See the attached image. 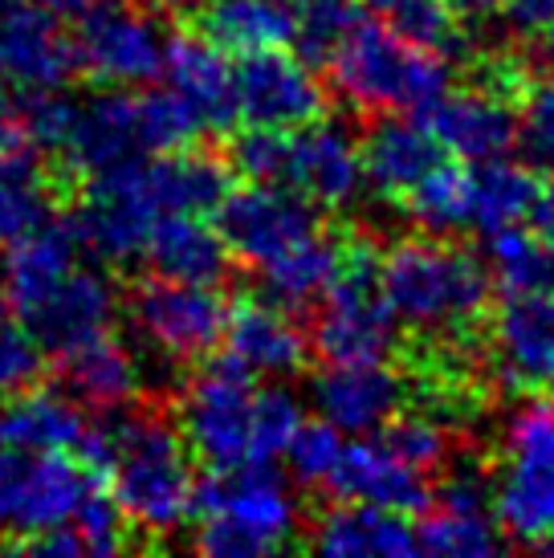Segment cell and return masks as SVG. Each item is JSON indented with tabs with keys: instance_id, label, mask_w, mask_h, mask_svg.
Segmentation results:
<instances>
[{
	"instance_id": "obj_32",
	"label": "cell",
	"mask_w": 554,
	"mask_h": 558,
	"mask_svg": "<svg viewBox=\"0 0 554 558\" xmlns=\"http://www.w3.org/2000/svg\"><path fill=\"white\" fill-rule=\"evenodd\" d=\"M342 265V245L330 236L314 233L306 241H298L293 248H286L281 257H274L269 265H262V290L265 302H274L281 311H306L318 306V298L330 290V281Z\"/></svg>"
},
{
	"instance_id": "obj_17",
	"label": "cell",
	"mask_w": 554,
	"mask_h": 558,
	"mask_svg": "<svg viewBox=\"0 0 554 558\" xmlns=\"http://www.w3.org/2000/svg\"><path fill=\"white\" fill-rule=\"evenodd\" d=\"M490 355L509 388L554 391V294H506L490 318Z\"/></svg>"
},
{
	"instance_id": "obj_34",
	"label": "cell",
	"mask_w": 554,
	"mask_h": 558,
	"mask_svg": "<svg viewBox=\"0 0 554 558\" xmlns=\"http://www.w3.org/2000/svg\"><path fill=\"white\" fill-rule=\"evenodd\" d=\"M404 208H408V217H412L416 229H424L429 236L461 233V229H469V217H473V180H469L465 168L441 159V163L404 196Z\"/></svg>"
},
{
	"instance_id": "obj_23",
	"label": "cell",
	"mask_w": 554,
	"mask_h": 558,
	"mask_svg": "<svg viewBox=\"0 0 554 558\" xmlns=\"http://www.w3.org/2000/svg\"><path fill=\"white\" fill-rule=\"evenodd\" d=\"M359 151L368 184L392 201H404L445 159V147L424 123V114H404V110H387L384 119H375Z\"/></svg>"
},
{
	"instance_id": "obj_6",
	"label": "cell",
	"mask_w": 554,
	"mask_h": 558,
	"mask_svg": "<svg viewBox=\"0 0 554 558\" xmlns=\"http://www.w3.org/2000/svg\"><path fill=\"white\" fill-rule=\"evenodd\" d=\"M262 388L229 355L208 363L180 400V436L208 469L265 465L257 440Z\"/></svg>"
},
{
	"instance_id": "obj_13",
	"label": "cell",
	"mask_w": 554,
	"mask_h": 558,
	"mask_svg": "<svg viewBox=\"0 0 554 558\" xmlns=\"http://www.w3.org/2000/svg\"><path fill=\"white\" fill-rule=\"evenodd\" d=\"M216 233L237 262L262 269L298 241L318 233V208L286 184H249L216 208Z\"/></svg>"
},
{
	"instance_id": "obj_26",
	"label": "cell",
	"mask_w": 554,
	"mask_h": 558,
	"mask_svg": "<svg viewBox=\"0 0 554 558\" xmlns=\"http://www.w3.org/2000/svg\"><path fill=\"white\" fill-rule=\"evenodd\" d=\"M62 359V384L65 396L77 400L82 408L94 412H119L127 403L138 400L143 391V363L135 351L115 335H98V339L82 342L74 351H65Z\"/></svg>"
},
{
	"instance_id": "obj_42",
	"label": "cell",
	"mask_w": 554,
	"mask_h": 558,
	"mask_svg": "<svg viewBox=\"0 0 554 558\" xmlns=\"http://www.w3.org/2000/svg\"><path fill=\"white\" fill-rule=\"evenodd\" d=\"M286 151H290V131L249 126L245 135L232 143L229 168L249 175L253 184H286Z\"/></svg>"
},
{
	"instance_id": "obj_52",
	"label": "cell",
	"mask_w": 554,
	"mask_h": 558,
	"mask_svg": "<svg viewBox=\"0 0 554 558\" xmlns=\"http://www.w3.org/2000/svg\"><path fill=\"white\" fill-rule=\"evenodd\" d=\"M542 546H546V550H551V555H554V534H551V538H546V543H542Z\"/></svg>"
},
{
	"instance_id": "obj_40",
	"label": "cell",
	"mask_w": 554,
	"mask_h": 558,
	"mask_svg": "<svg viewBox=\"0 0 554 558\" xmlns=\"http://www.w3.org/2000/svg\"><path fill=\"white\" fill-rule=\"evenodd\" d=\"M384 440L400 452L408 465L424 469H445L448 465V428L441 420L424 416V412H396L384 424Z\"/></svg>"
},
{
	"instance_id": "obj_16",
	"label": "cell",
	"mask_w": 554,
	"mask_h": 558,
	"mask_svg": "<svg viewBox=\"0 0 554 558\" xmlns=\"http://www.w3.org/2000/svg\"><path fill=\"white\" fill-rule=\"evenodd\" d=\"M514 102L518 94L478 82L469 90H448L429 110V126L445 147V156L461 163L502 159L518 147V135H522V110Z\"/></svg>"
},
{
	"instance_id": "obj_20",
	"label": "cell",
	"mask_w": 554,
	"mask_h": 558,
	"mask_svg": "<svg viewBox=\"0 0 554 558\" xmlns=\"http://www.w3.org/2000/svg\"><path fill=\"white\" fill-rule=\"evenodd\" d=\"M342 501H368L380 510L396 513H424L432 506V485L424 469L408 465L400 452L380 440H342V457L330 481H326Z\"/></svg>"
},
{
	"instance_id": "obj_46",
	"label": "cell",
	"mask_w": 554,
	"mask_h": 558,
	"mask_svg": "<svg viewBox=\"0 0 554 558\" xmlns=\"http://www.w3.org/2000/svg\"><path fill=\"white\" fill-rule=\"evenodd\" d=\"M518 143H526V151H530L534 163L554 168V86H542V90L526 98Z\"/></svg>"
},
{
	"instance_id": "obj_19",
	"label": "cell",
	"mask_w": 554,
	"mask_h": 558,
	"mask_svg": "<svg viewBox=\"0 0 554 558\" xmlns=\"http://www.w3.org/2000/svg\"><path fill=\"white\" fill-rule=\"evenodd\" d=\"M404 379L384 359L368 363H326V372L314 375L310 396L326 424L339 433L371 436L404 408Z\"/></svg>"
},
{
	"instance_id": "obj_1",
	"label": "cell",
	"mask_w": 554,
	"mask_h": 558,
	"mask_svg": "<svg viewBox=\"0 0 554 558\" xmlns=\"http://www.w3.org/2000/svg\"><path fill=\"white\" fill-rule=\"evenodd\" d=\"M77 457L110 477V497L131 526L164 538L192 518L196 477L180 428L159 408H119L91 424Z\"/></svg>"
},
{
	"instance_id": "obj_48",
	"label": "cell",
	"mask_w": 554,
	"mask_h": 558,
	"mask_svg": "<svg viewBox=\"0 0 554 558\" xmlns=\"http://www.w3.org/2000/svg\"><path fill=\"white\" fill-rule=\"evenodd\" d=\"M530 220H534V233L546 236V241L554 245V180L551 184H539V196H534Z\"/></svg>"
},
{
	"instance_id": "obj_14",
	"label": "cell",
	"mask_w": 554,
	"mask_h": 558,
	"mask_svg": "<svg viewBox=\"0 0 554 558\" xmlns=\"http://www.w3.org/2000/svg\"><path fill=\"white\" fill-rule=\"evenodd\" d=\"M232 82H237V119H245L249 126L293 131L314 123L326 107L323 82L314 78L306 58H290L281 49L245 53L232 70Z\"/></svg>"
},
{
	"instance_id": "obj_10",
	"label": "cell",
	"mask_w": 554,
	"mask_h": 558,
	"mask_svg": "<svg viewBox=\"0 0 554 558\" xmlns=\"http://www.w3.org/2000/svg\"><path fill=\"white\" fill-rule=\"evenodd\" d=\"M103 473L77 452H0V530L33 538L74 522Z\"/></svg>"
},
{
	"instance_id": "obj_49",
	"label": "cell",
	"mask_w": 554,
	"mask_h": 558,
	"mask_svg": "<svg viewBox=\"0 0 554 558\" xmlns=\"http://www.w3.org/2000/svg\"><path fill=\"white\" fill-rule=\"evenodd\" d=\"M49 16H58V21H77L82 13H91L94 0H37Z\"/></svg>"
},
{
	"instance_id": "obj_5",
	"label": "cell",
	"mask_w": 554,
	"mask_h": 558,
	"mask_svg": "<svg viewBox=\"0 0 554 558\" xmlns=\"http://www.w3.org/2000/svg\"><path fill=\"white\" fill-rule=\"evenodd\" d=\"M196 550L216 558H257L281 550L298 534V506L286 481L269 465L216 469L213 481L196 485Z\"/></svg>"
},
{
	"instance_id": "obj_4",
	"label": "cell",
	"mask_w": 554,
	"mask_h": 558,
	"mask_svg": "<svg viewBox=\"0 0 554 558\" xmlns=\"http://www.w3.org/2000/svg\"><path fill=\"white\" fill-rule=\"evenodd\" d=\"M335 90L359 110H404L429 114L448 94V65L441 53L404 41L387 25L359 21L330 58Z\"/></svg>"
},
{
	"instance_id": "obj_9",
	"label": "cell",
	"mask_w": 554,
	"mask_h": 558,
	"mask_svg": "<svg viewBox=\"0 0 554 558\" xmlns=\"http://www.w3.org/2000/svg\"><path fill=\"white\" fill-rule=\"evenodd\" d=\"M74 25V65H82L98 86L135 90L164 74L168 29L152 4L94 0L91 13H82Z\"/></svg>"
},
{
	"instance_id": "obj_41",
	"label": "cell",
	"mask_w": 554,
	"mask_h": 558,
	"mask_svg": "<svg viewBox=\"0 0 554 558\" xmlns=\"http://www.w3.org/2000/svg\"><path fill=\"white\" fill-rule=\"evenodd\" d=\"M49 217V192L37 171H0V245H13Z\"/></svg>"
},
{
	"instance_id": "obj_51",
	"label": "cell",
	"mask_w": 554,
	"mask_h": 558,
	"mask_svg": "<svg viewBox=\"0 0 554 558\" xmlns=\"http://www.w3.org/2000/svg\"><path fill=\"white\" fill-rule=\"evenodd\" d=\"M4 306H9V302H4V286H0V318H4Z\"/></svg>"
},
{
	"instance_id": "obj_43",
	"label": "cell",
	"mask_w": 554,
	"mask_h": 558,
	"mask_svg": "<svg viewBox=\"0 0 554 558\" xmlns=\"http://www.w3.org/2000/svg\"><path fill=\"white\" fill-rule=\"evenodd\" d=\"M46 375V347L29 330L0 323V400H16Z\"/></svg>"
},
{
	"instance_id": "obj_31",
	"label": "cell",
	"mask_w": 554,
	"mask_h": 558,
	"mask_svg": "<svg viewBox=\"0 0 554 558\" xmlns=\"http://www.w3.org/2000/svg\"><path fill=\"white\" fill-rule=\"evenodd\" d=\"M91 420L82 416V403L58 391H25L9 400L0 416V445L25 452H77Z\"/></svg>"
},
{
	"instance_id": "obj_11",
	"label": "cell",
	"mask_w": 554,
	"mask_h": 558,
	"mask_svg": "<svg viewBox=\"0 0 554 558\" xmlns=\"http://www.w3.org/2000/svg\"><path fill=\"white\" fill-rule=\"evenodd\" d=\"M127 314H131L135 335L155 355L171 359V363H196V359L213 355V347L225 339L229 306L220 302L213 286L155 274L131 290Z\"/></svg>"
},
{
	"instance_id": "obj_15",
	"label": "cell",
	"mask_w": 554,
	"mask_h": 558,
	"mask_svg": "<svg viewBox=\"0 0 554 558\" xmlns=\"http://www.w3.org/2000/svg\"><path fill=\"white\" fill-rule=\"evenodd\" d=\"M74 74V41L37 0H0V82L25 94L62 90Z\"/></svg>"
},
{
	"instance_id": "obj_3",
	"label": "cell",
	"mask_w": 554,
	"mask_h": 558,
	"mask_svg": "<svg viewBox=\"0 0 554 558\" xmlns=\"http://www.w3.org/2000/svg\"><path fill=\"white\" fill-rule=\"evenodd\" d=\"M201 131L168 90L164 94H131L107 86L86 102H74L70 131H65L62 156L77 171H107L131 159H147L159 151L188 147Z\"/></svg>"
},
{
	"instance_id": "obj_2",
	"label": "cell",
	"mask_w": 554,
	"mask_h": 558,
	"mask_svg": "<svg viewBox=\"0 0 554 558\" xmlns=\"http://www.w3.org/2000/svg\"><path fill=\"white\" fill-rule=\"evenodd\" d=\"M380 286L396 323L429 335H457L490 311V274L478 253L445 236H412L380 257Z\"/></svg>"
},
{
	"instance_id": "obj_8",
	"label": "cell",
	"mask_w": 554,
	"mask_h": 558,
	"mask_svg": "<svg viewBox=\"0 0 554 558\" xmlns=\"http://www.w3.org/2000/svg\"><path fill=\"white\" fill-rule=\"evenodd\" d=\"M493 518L518 543L554 534V400H530L506 428V457L493 473Z\"/></svg>"
},
{
	"instance_id": "obj_50",
	"label": "cell",
	"mask_w": 554,
	"mask_h": 558,
	"mask_svg": "<svg viewBox=\"0 0 554 558\" xmlns=\"http://www.w3.org/2000/svg\"><path fill=\"white\" fill-rule=\"evenodd\" d=\"M542 62H546L554 70V25L546 33H542Z\"/></svg>"
},
{
	"instance_id": "obj_38",
	"label": "cell",
	"mask_w": 554,
	"mask_h": 558,
	"mask_svg": "<svg viewBox=\"0 0 554 558\" xmlns=\"http://www.w3.org/2000/svg\"><path fill=\"white\" fill-rule=\"evenodd\" d=\"M293 46L306 62L326 65L363 21V0H290Z\"/></svg>"
},
{
	"instance_id": "obj_30",
	"label": "cell",
	"mask_w": 554,
	"mask_h": 558,
	"mask_svg": "<svg viewBox=\"0 0 554 558\" xmlns=\"http://www.w3.org/2000/svg\"><path fill=\"white\" fill-rule=\"evenodd\" d=\"M196 29L220 53H262L290 46L293 13L290 0H204L196 13Z\"/></svg>"
},
{
	"instance_id": "obj_35",
	"label": "cell",
	"mask_w": 554,
	"mask_h": 558,
	"mask_svg": "<svg viewBox=\"0 0 554 558\" xmlns=\"http://www.w3.org/2000/svg\"><path fill=\"white\" fill-rule=\"evenodd\" d=\"M363 9H371L380 25L400 33L404 41L441 58H453L465 46V16L453 9V0H363Z\"/></svg>"
},
{
	"instance_id": "obj_24",
	"label": "cell",
	"mask_w": 554,
	"mask_h": 558,
	"mask_svg": "<svg viewBox=\"0 0 554 558\" xmlns=\"http://www.w3.org/2000/svg\"><path fill=\"white\" fill-rule=\"evenodd\" d=\"M225 342H229V359L249 372L253 379H281L293 375L306 359V339L290 311H281L274 302H241L237 311L225 318Z\"/></svg>"
},
{
	"instance_id": "obj_47",
	"label": "cell",
	"mask_w": 554,
	"mask_h": 558,
	"mask_svg": "<svg viewBox=\"0 0 554 558\" xmlns=\"http://www.w3.org/2000/svg\"><path fill=\"white\" fill-rule=\"evenodd\" d=\"M497 9L509 29L522 37H542L554 25V0H502Z\"/></svg>"
},
{
	"instance_id": "obj_7",
	"label": "cell",
	"mask_w": 554,
	"mask_h": 558,
	"mask_svg": "<svg viewBox=\"0 0 554 558\" xmlns=\"http://www.w3.org/2000/svg\"><path fill=\"white\" fill-rule=\"evenodd\" d=\"M396 314L380 286V253L368 241L342 245V265L330 290L318 298L310 342L326 363L387 359L396 342Z\"/></svg>"
},
{
	"instance_id": "obj_45",
	"label": "cell",
	"mask_w": 554,
	"mask_h": 558,
	"mask_svg": "<svg viewBox=\"0 0 554 558\" xmlns=\"http://www.w3.org/2000/svg\"><path fill=\"white\" fill-rule=\"evenodd\" d=\"M74 530L86 543V555H115L127 546V518L115 506V497H107L103 489L91 494V501L77 510Z\"/></svg>"
},
{
	"instance_id": "obj_44",
	"label": "cell",
	"mask_w": 554,
	"mask_h": 558,
	"mask_svg": "<svg viewBox=\"0 0 554 558\" xmlns=\"http://www.w3.org/2000/svg\"><path fill=\"white\" fill-rule=\"evenodd\" d=\"M302 403L293 400L286 388H262V412H257V440H262V461L274 465L286 452L290 436L302 424Z\"/></svg>"
},
{
	"instance_id": "obj_28",
	"label": "cell",
	"mask_w": 554,
	"mask_h": 558,
	"mask_svg": "<svg viewBox=\"0 0 554 558\" xmlns=\"http://www.w3.org/2000/svg\"><path fill=\"white\" fill-rule=\"evenodd\" d=\"M143 257L152 262L159 278L196 281V286L225 281L232 262L225 236L196 213H164L147 233Z\"/></svg>"
},
{
	"instance_id": "obj_37",
	"label": "cell",
	"mask_w": 554,
	"mask_h": 558,
	"mask_svg": "<svg viewBox=\"0 0 554 558\" xmlns=\"http://www.w3.org/2000/svg\"><path fill=\"white\" fill-rule=\"evenodd\" d=\"M420 550L436 558H485L502 550V526L493 510H457V506H436L416 526Z\"/></svg>"
},
{
	"instance_id": "obj_21",
	"label": "cell",
	"mask_w": 554,
	"mask_h": 558,
	"mask_svg": "<svg viewBox=\"0 0 554 558\" xmlns=\"http://www.w3.org/2000/svg\"><path fill=\"white\" fill-rule=\"evenodd\" d=\"M115 311H119V298L110 290V281L103 274L91 269H70L53 290H49L33 311H25L21 318L29 323V335L46 351L65 355L82 342L107 335L115 326Z\"/></svg>"
},
{
	"instance_id": "obj_27",
	"label": "cell",
	"mask_w": 554,
	"mask_h": 558,
	"mask_svg": "<svg viewBox=\"0 0 554 558\" xmlns=\"http://www.w3.org/2000/svg\"><path fill=\"white\" fill-rule=\"evenodd\" d=\"M310 546L339 558L420 555V538H416V526L408 522V513L380 510V506H368V501H347V506L326 510L314 522Z\"/></svg>"
},
{
	"instance_id": "obj_33",
	"label": "cell",
	"mask_w": 554,
	"mask_h": 558,
	"mask_svg": "<svg viewBox=\"0 0 554 558\" xmlns=\"http://www.w3.org/2000/svg\"><path fill=\"white\" fill-rule=\"evenodd\" d=\"M469 180H473V217H469L473 229L490 236L497 229L530 220V208H534V196H539V175L530 168L509 163L502 156L473 163Z\"/></svg>"
},
{
	"instance_id": "obj_22",
	"label": "cell",
	"mask_w": 554,
	"mask_h": 558,
	"mask_svg": "<svg viewBox=\"0 0 554 558\" xmlns=\"http://www.w3.org/2000/svg\"><path fill=\"white\" fill-rule=\"evenodd\" d=\"M159 78H168V94L192 114L196 131H229L237 123L232 65L208 37H171Z\"/></svg>"
},
{
	"instance_id": "obj_29",
	"label": "cell",
	"mask_w": 554,
	"mask_h": 558,
	"mask_svg": "<svg viewBox=\"0 0 554 558\" xmlns=\"http://www.w3.org/2000/svg\"><path fill=\"white\" fill-rule=\"evenodd\" d=\"M147 168V184L155 192L159 213H196L208 217L220 208V201L229 196L232 168L225 159L208 156V151H159V156L143 159Z\"/></svg>"
},
{
	"instance_id": "obj_36",
	"label": "cell",
	"mask_w": 554,
	"mask_h": 558,
	"mask_svg": "<svg viewBox=\"0 0 554 558\" xmlns=\"http://www.w3.org/2000/svg\"><path fill=\"white\" fill-rule=\"evenodd\" d=\"M490 265L506 294H554V245L522 225L490 233Z\"/></svg>"
},
{
	"instance_id": "obj_12",
	"label": "cell",
	"mask_w": 554,
	"mask_h": 558,
	"mask_svg": "<svg viewBox=\"0 0 554 558\" xmlns=\"http://www.w3.org/2000/svg\"><path fill=\"white\" fill-rule=\"evenodd\" d=\"M159 217L164 213L147 184V168H143V159H131L119 168L94 171L70 225L77 233V245L91 248L103 262L119 265L143 257L147 233Z\"/></svg>"
},
{
	"instance_id": "obj_18",
	"label": "cell",
	"mask_w": 554,
	"mask_h": 558,
	"mask_svg": "<svg viewBox=\"0 0 554 558\" xmlns=\"http://www.w3.org/2000/svg\"><path fill=\"white\" fill-rule=\"evenodd\" d=\"M368 184L359 140L342 123L314 119L290 131L286 151V187L302 192L314 208H347Z\"/></svg>"
},
{
	"instance_id": "obj_25",
	"label": "cell",
	"mask_w": 554,
	"mask_h": 558,
	"mask_svg": "<svg viewBox=\"0 0 554 558\" xmlns=\"http://www.w3.org/2000/svg\"><path fill=\"white\" fill-rule=\"evenodd\" d=\"M4 248H9V253H4V274H0L4 302H9L16 314H25L74 269L77 248L82 245H77V233L70 220L49 217Z\"/></svg>"
},
{
	"instance_id": "obj_39",
	"label": "cell",
	"mask_w": 554,
	"mask_h": 558,
	"mask_svg": "<svg viewBox=\"0 0 554 558\" xmlns=\"http://www.w3.org/2000/svg\"><path fill=\"white\" fill-rule=\"evenodd\" d=\"M281 457H286L290 473L302 481V485H326L342 457V433L335 424H326L323 416L302 420Z\"/></svg>"
}]
</instances>
